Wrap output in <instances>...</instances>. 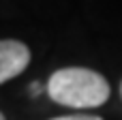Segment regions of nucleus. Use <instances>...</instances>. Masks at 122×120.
Returning a JSON list of instances; mask_svg holds the SVG:
<instances>
[{"label": "nucleus", "mask_w": 122, "mask_h": 120, "mask_svg": "<svg viewBox=\"0 0 122 120\" xmlns=\"http://www.w3.org/2000/svg\"><path fill=\"white\" fill-rule=\"evenodd\" d=\"M0 120H4V114H2V112H0Z\"/></svg>", "instance_id": "obj_5"}, {"label": "nucleus", "mask_w": 122, "mask_h": 120, "mask_svg": "<svg viewBox=\"0 0 122 120\" xmlns=\"http://www.w3.org/2000/svg\"><path fill=\"white\" fill-rule=\"evenodd\" d=\"M49 120H103L97 114H69V116H58V118H49Z\"/></svg>", "instance_id": "obj_3"}, {"label": "nucleus", "mask_w": 122, "mask_h": 120, "mask_svg": "<svg viewBox=\"0 0 122 120\" xmlns=\"http://www.w3.org/2000/svg\"><path fill=\"white\" fill-rule=\"evenodd\" d=\"M109 84L107 79L84 67H64L51 73L47 82V94L51 101L64 107L88 110L99 107L109 99Z\"/></svg>", "instance_id": "obj_1"}, {"label": "nucleus", "mask_w": 122, "mask_h": 120, "mask_svg": "<svg viewBox=\"0 0 122 120\" xmlns=\"http://www.w3.org/2000/svg\"><path fill=\"white\" fill-rule=\"evenodd\" d=\"M41 92H43L41 84H39V82H32V84H30V94H32V97H36V94H41Z\"/></svg>", "instance_id": "obj_4"}, {"label": "nucleus", "mask_w": 122, "mask_h": 120, "mask_svg": "<svg viewBox=\"0 0 122 120\" xmlns=\"http://www.w3.org/2000/svg\"><path fill=\"white\" fill-rule=\"evenodd\" d=\"M120 97H122V82H120Z\"/></svg>", "instance_id": "obj_6"}, {"label": "nucleus", "mask_w": 122, "mask_h": 120, "mask_svg": "<svg viewBox=\"0 0 122 120\" xmlns=\"http://www.w3.org/2000/svg\"><path fill=\"white\" fill-rule=\"evenodd\" d=\"M30 64V49L26 43L15 39L0 41V84L17 77Z\"/></svg>", "instance_id": "obj_2"}]
</instances>
